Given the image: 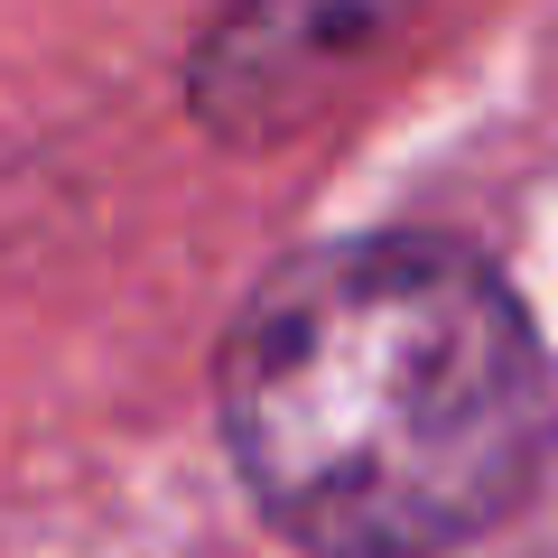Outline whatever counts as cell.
I'll return each mask as SVG.
<instances>
[{
	"instance_id": "cell-1",
	"label": "cell",
	"mask_w": 558,
	"mask_h": 558,
	"mask_svg": "<svg viewBox=\"0 0 558 558\" xmlns=\"http://www.w3.org/2000/svg\"><path fill=\"white\" fill-rule=\"evenodd\" d=\"M558 373L531 307L447 233L279 260L223 336V447L317 558H438L531 502Z\"/></svg>"
},
{
	"instance_id": "cell-2",
	"label": "cell",
	"mask_w": 558,
	"mask_h": 558,
	"mask_svg": "<svg viewBox=\"0 0 558 558\" xmlns=\"http://www.w3.org/2000/svg\"><path fill=\"white\" fill-rule=\"evenodd\" d=\"M418 0H223L186 47V112L223 149H270L307 131Z\"/></svg>"
}]
</instances>
